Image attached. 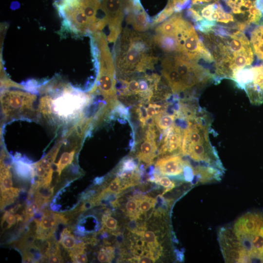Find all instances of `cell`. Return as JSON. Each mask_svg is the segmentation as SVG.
Returning a JSON list of instances; mask_svg holds the SVG:
<instances>
[{
  "instance_id": "603a6c76",
  "label": "cell",
  "mask_w": 263,
  "mask_h": 263,
  "mask_svg": "<svg viewBox=\"0 0 263 263\" xmlns=\"http://www.w3.org/2000/svg\"><path fill=\"white\" fill-rule=\"evenodd\" d=\"M174 12L175 11L173 7L168 2L165 8L152 19L151 27H154L160 24L170 17Z\"/></svg>"
},
{
  "instance_id": "1f68e13d",
  "label": "cell",
  "mask_w": 263,
  "mask_h": 263,
  "mask_svg": "<svg viewBox=\"0 0 263 263\" xmlns=\"http://www.w3.org/2000/svg\"><path fill=\"white\" fill-rule=\"evenodd\" d=\"M48 262L50 263H62L63 259L60 255V252L52 254L49 255Z\"/></svg>"
},
{
  "instance_id": "30bf717a",
  "label": "cell",
  "mask_w": 263,
  "mask_h": 263,
  "mask_svg": "<svg viewBox=\"0 0 263 263\" xmlns=\"http://www.w3.org/2000/svg\"><path fill=\"white\" fill-rule=\"evenodd\" d=\"M126 15V22L136 31L146 32L151 27L152 20L143 8L140 0H129Z\"/></svg>"
},
{
  "instance_id": "5b68a950",
  "label": "cell",
  "mask_w": 263,
  "mask_h": 263,
  "mask_svg": "<svg viewBox=\"0 0 263 263\" xmlns=\"http://www.w3.org/2000/svg\"><path fill=\"white\" fill-rule=\"evenodd\" d=\"M161 66L162 75L174 94L202 89L214 81L210 69L180 53L165 54Z\"/></svg>"
},
{
  "instance_id": "8fae6325",
  "label": "cell",
  "mask_w": 263,
  "mask_h": 263,
  "mask_svg": "<svg viewBox=\"0 0 263 263\" xmlns=\"http://www.w3.org/2000/svg\"><path fill=\"white\" fill-rule=\"evenodd\" d=\"M157 135L153 125H150L146 135L138 144L136 148V157L139 161L149 166L154 162L157 151L156 142Z\"/></svg>"
},
{
  "instance_id": "f1b7e54d",
  "label": "cell",
  "mask_w": 263,
  "mask_h": 263,
  "mask_svg": "<svg viewBox=\"0 0 263 263\" xmlns=\"http://www.w3.org/2000/svg\"><path fill=\"white\" fill-rule=\"evenodd\" d=\"M136 113L143 127H145L147 121L149 120L146 111V108L143 104H139L136 109Z\"/></svg>"
},
{
  "instance_id": "6da1fadb",
  "label": "cell",
  "mask_w": 263,
  "mask_h": 263,
  "mask_svg": "<svg viewBox=\"0 0 263 263\" xmlns=\"http://www.w3.org/2000/svg\"><path fill=\"white\" fill-rule=\"evenodd\" d=\"M199 33L214 60L215 81L231 79L238 71L252 65L254 53L242 31L216 25L206 32Z\"/></svg>"
},
{
  "instance_id": "277c9868",
  "label": "cell",
  "mask_w": 263,
  "mask_h": 263,
  "mask_svg": "<svg viewBox=\"0 0 263 263\" xmlns=\"http://www.w3.org/2000/svg\"><path fill=\"white\" fill-rule=\"evenodd\" d=\"M113 59L117 78L146 73L159 60L153 38L125 27L115 42Z\"/></svg>"
},
{
  "instance_id": "4fadbf2b",
  "label": "cell",
  "mask_w": 263,
  "mask_h": 263,
  "mask_svg": "<svg viewBox=\"0 0 263 263\" xmlns=\"http://www.w3.org/2000/svg\"><path fill=\"white\" fill-rule=\"evenodd\" d=\"M33 97L29 94L16 91L6 92L2 96L4 109L7 112L22 108L30 103Z\"/></svg>"
},
{
  "instance_id": "ffe728a7",
  "label": "cell",
  "mask_w": 263,
  "mask_h": 263,
  "mask_svg": "<svg viewBox=\"0 0 263 263\" xmlns=\"http://www.w3.org/2000/svg\"><path fill=\"white\" fill-rule=\"evenodd\" d=\"M110 215V213L108 212L103 215L102 218V228L101 230L113 234H116L118 232V222L115 218Z\"/></svg>"
},
{
  "instance_id": "7a4b0ae2",
  "label": "cell",
  "mask_w": 263,
  "mask_h": 263,
  "mask_svg": "<svg viewBox=\"0 0 263 263\" xmlns=\"http://www.w3.org/2000/svg\"><path fill=\"white\" fill-rule=\"evenodd\" d=\"M218 240L226 263H263V210L248 211L221 227Z\"/></svg>"
},
{
  "instance_id": "83f0119b",
  "label": "cell",
  "mask_w": 263,
  "mask_h": 263,
  "mask_svg": "<svg viewBox=\"0 0 263 263\" xmlns=\"http://www.w3.org/2000/svg\"><path fill=\"white\" fill-rule=\"evenodd\" d=\"M138 166L132 158H127L124 159L119 168V171L123 170H133L138 168Z\"/></svg>"
},
{
  "instance_id": "e0dca14e",
  "label": "cell",
  "mask_w": 263,
  "mask_h": 263,
  "mask_svg": "<svg viewBox=\"0 0 263 263\" xmlns=\"http://www.w3.org/2000/svg\"><path fill=\"white\" fill-rule=\"evenodd\" d=\"M54 192V187L44 186L41 184L35 191V202L39 207L44 203L49 202Z\"/></svg>"
},
{
  "instance_id": "9a60e30c",
  "label": "cell",
  "mask_w": 263,
  "mask_h": 263,
  "mask_svg": "<svg viewBox=\"0 0 263 263\" xmlns=\"http://www.w3.org/2000/svg\"><path fill=\"white\" fill-rule=\"evenodd\" d=\"M249 41L254 54L263 61V19L253 27Z\"/></svg>"
},
{
  "instance_id": "ba28073f",
  "label": "cell",
  "mask_w": 263,
  "mask_h": 263,
  "mask_svg": "<svg viewBox=\"0 0 263 263\" xmlns=\"http://www.w3.org/2000/svg\"><path fill=\"white\" fill-rule=\"evenodd\" d=\"M129 0H100L109 29L107 40L115 43L122 31V22L126 15Z\"/></svg>"
},
{
  "instance_id": "7402d4cb",
  "label": "cell",
  "mask_w": 263,
  "mask_h": 263,
  "mask_svg": "<svg viewBox=\"0 0 263 263\" xmlns=\"http://www.w3.org/2000/svg\"><path fill=\"white\" fill-rule=\"evenodd\" d=\"M19 192V189L13 187L9 189L1 191V209L13 203L14 199L18 196Z\"/></svg>"
},
{
  "instance_id": "8992f818",
  "label": "cell",
  "mask_w": 263,
  "mask_h": 263,
  "mask_svg": "<svg viewBox=\"0 0 263 263\" xmlns=\"http://www.w3.org/2000/svg\"><path fill=\"white\" fill-rule=\"evenodd\" d=\"M259 60L238 71L231 79L245 91L250 102L255 105L263 103V61Z\"/></svg>"
},
{
  "instance_id": "4316f807",
  "label": "cell",
  "mask_w": 263,
  "mask_h": 263,
  "mask_svg": "<svg viewBox=\"0 0 263 263\" xmlns=\"http://www.w3.org/2000/svg\"><path fill=\"white\" fill-rule=\"evenodd\" d=\"M191 0H169L168 2L173 7L175 12L181 11L188 7Z\"/></svg>"
},
{
  "instance_id": "d6986e66",
  "label": "cell",
  "mask_w": 263,
  "mask_h": 263,
  "mask_svg": "<svg viewBox=\"0 0 263 263\" xmlns=\"http://www.w3.org/2000/svg\"><path fill=\"white\" fill-rule=\"evenodd\" d=\"M153 182L163 187L164 188L163 192L161 194L162 195L173 189L176 187L178 183L173 180H171L169 178L165 175H162V176L159 174L154 173L153 174Z\"/></svg>"
},
{
  "instance_id": "3957f363",
  "label": "cell",
  "mask_w": 263,
  "mask_h": 263,
  "mask_svg": "<svg viewBox=\"0 0 263 263\" xmlns=\"http://www.w3.org/2000/svg\"><path fill=\"white\" fill-rule=\"evenodd\" d=\"M212 121L211 117L207 115L190 121L184 130L182 144L181 155L189 161L204 181L221 178L225 170L209 139Z\"/></svg>"
},
{
  "instance_id": "2e32d148",
  "label": "cell",
  "mask_w": 263,
  "mask_h": 263,
  "mask_svg": "<svg viewBox=\"0 0 263 263\" xmlns=\"http://www.w3.org/2000/svg\"><path fill=\"white\" fill-rule=\"evenodd\" d=\"M139 219H149L154 212L156 204V199L148 195L138 194Z\"/></svg>"
},
{
  "instance_id": "d6a6232c",
  "label": "cell",
  "mask_w": 263,
  "mask_h": 263,
  "mask_svg": "<svg viewBox=\"0 0 263 263\" xmlns=\"http://www.w3.org/2000/svg\"><path fill=\"white\" fill-rule=\"evenodd\" d=\"M217 0H191L190 3L189 4L191 5H203L211 2H213Z\"/></svg>"
},
{
  "instance_id": "484cf974",
  "label": "cell",
  "mask_w": 263,
  "mask_h": 263,
  "mask_svg": "<svg viewBox=\"0 0 263 263\" xmlns=\"http://www.w3.org/2000/svg\"><path fill=\"white\" fill-rule=\"evenodd\" d=\"M75 152H65L63 153L60 157L58 162L56 164V170L60 175L62 170L69 164H71L73 159Z\"/></svg>"
},
{
  "instance_id": "f546056e",
  "label": "cell",
  "mask_w": 263,
  "mask_h": 263,
  "mask_svg": "<svg viewBox=\"0 0 263 263\" xmlns=\"http://www.w3.org/2000/svg\"><path fill=\"white\" fill-rule=\"evenodd\" d=\"M4 221H6L7 224V228H8L14 225L17 221L18 222L17 215L12 214L10 213V211H6L2 218V226Z\"/></svg>"
},
{
  "instance_id": "52a82bcc",
  "label": "cell",
  "mask_w": 263,
  "mask_h": 263,
  "mask_svg": "<svg viewBox=\"0 0 263 263\" xmlns=\"http://www.w3.org/2000/svg\"><path fill=\"white\" fill-rule=\"evenodd\" d=\"M233 16L239 30L243 32L258 24L263 15L256 0H225Z\"/></svg>"
},
{
  "instance_id": "cb8c5ba5",
  "label": "cell",
  "mask_w": 263,
  "mask_h": 263,
  "mask_svg": "<svg viewBox=\"0 0 263 263\" xmlns=\"http://www.w3.org/2000/svg\"><path fill=\"white\" fill-rule=\"evenodd\" d=\"M114 257V249L110 245L102 248L97 255V259L100 263H111Z\"/></svg>"
},
{
  "instance_id": "ac0fdd59",
  "label": "cell",
  "mask_w": 263,
  "mask_h": 263,
  "mask_svg": "<svg viewBox=\"0 0 263 263\" xmlns=\"http://www.w3.org/2000/svg\"><path fill=\"white\" fill-rule=\"evenodd\" d=\"M124 211L132 219H139L138 194L130 196L124 207Z\"/></svg>"
},
{
  "instance_id": "d4e9b609",
  "label": "cell",
  "mask_w": 263,
  "mask_h": 263,
  "mask_svg": "<svg viewBox=\"0 0 263 263\" xmlns=\"http://www.w3.org/2000/svg\"><path fill=\"white\" fill-rule=\"evenodd\" d=\"M123 191L122 188V182L121 179L117 176L113 180L108 187L104 189L102 192L107 194H114L118 195Z\"/></svg>"
},
{
  "instance_id": "5bb4252c",
  "label": "cell",
  "mask_w": 263,
  "mask_h": 263,
  "mask_svg": "<svg viewBox=\"0 0 263 263\" xmlns=\"http://www.w3.org/2000/svg\"><path fill=\"white\" fill-rule=\"evenodd\" d=\"M85 98L79 94H65L54 102L55 110L60 114H69L75 109L76 103H84Z\"/></svg>"
},
{
  "instance_id": "4dcf8cb0",
  "label": "cell",
  "mask_w": 263,
  "mask_h": 263,
  "mask_svg": "<svg viewBox=\"0 0 263 263\" xmlns=\"http://www.w3.org/2000/svg\"><path fill=\"white\" fill-rule=\"evenodd\" d=\"M39 207V206L35 202L29 205L26 208L24 212L25 221H27L29 219L32 218Z\"/></svg>"
},
{
  "instance_id": "7c38bea8",
  "label": "cell",
  "mask_w": 263,
  "mask_h": 263,
  "mask_svg": "<svg viewBox=\"0 0 263 263\" xmlns=\"http://www.w3.org/2000/svg\"><path fill=\"white\" fill-rule=\"evenodd\" d=\"M35 222L37 224L36 237L41 240L51 237L60 223L57 214L51 211L45 212L40 221L36 220Z\"/></svg>"
},
{
  "instance_id": "9c48e42d",
  "label": "cell",
  "mask_w": 263,
  "mask_h": 263,
  "mask_svg": "<svg viewBox=\"0 0 263 263\" xmlns=\"http://www.w3.org/2000/svg\"><path fill=\"white\" fill-rule=\"evenodd\" d=\"M189 162L181 154L161 157L155 164L154 172L160 175L174 177L178 180L185 181L184 169Z\"/></svg>"
},
{
  "instance_id": "44dd1931",
  "label": "cell",
  "mask_w": 263,
  "mask_h": 263,
  "mask_svg": "<svg viewBox=\"0 0 263 263\" xmlns=\"http://www.w3.org/2000/svg\"><path fill=\"white\" fill-rule=\"evenodd\" d=\"M59 242L62 246L68 251L75 248L77 244L75 238L67 228H65L62 232Z\"/></svg>"
}]
</instances>
